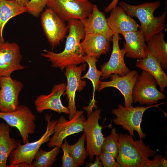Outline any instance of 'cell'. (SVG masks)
Wrapping results in <instances>:
<instances>
[{
  "label": "cell",
  "instance_id": "cell-9",
  "mask_svg": "<svg viewBox=\"0 0 167 167\" xmlns=\"http://www.w3.org/2000/svg\"><path fill=\"white\" fill-rule=\"evenodd\" d=\"M36 118L28 107L23 105H19L13 111H0V118L10 126L18 129L24 143L28 142L29 134L35 133Z\"/></svg>",
  "mask_w": 167,
  "mask_h": 167
},
{
  "label": "cell",
  "instance_id": "cell-35",
  "mask_svg": "<svg viewBox=\"0 0 167 167\" xmlns=\"http://www.w3.org/2000/svg\"><path fill=\"white\" fill-rule=\"evenodd\" d=\"M118 1L119 0H113L109 5L105 8V11L108 12L110 11L112 9L117 6Z\"/></svg>",
  "mask_w": 167,
  "mask_h": 167
},
{
  "label": "cell",
  "instance_id": "cell-4",
  "mask_svg": "<svg viewBox=\"0 0 167 167\" xmlns=\"http://www.w3.org/2000/svg\"><path fill=\"white\" fill-rule=\"evenodd\" d=\"M52 114L45 113V119L47 122V128L45 133L37 140L24 144L18 140L16 148L11 152L8 160V167L21 162H26L31 165L36 153L43 143L50 140V136L54 133V127L57 120H51ZM32 166V165H31Z\"/></svg>",
  "mask_w": 167,
  "mask_h": 167
},
{
  "label": "cell",
  "instance_id": "cell-17",
  "mask_svg": "<svg viewBox=\"0 0 167 167\" xmlns=\"http://www.w3.org/2000/svg\"><path fill=\"white\" fill-rule=\"evenodd\" d=\"M66 84L65 83L55 84L48 95L39 96L34 101L36 111L41 113L46 110H50L61 114H69L67 107L64 106L61 97L65 92Z\"/></svg>",
  "mask_w": 167,
  "mask_h": 167
},
{
  "label": "cell",
  "instance_id": "cell-36",
  "mask_svg": "<svg viewBox=\"0 0 167 167\" xmlns=\"http://www.w3.org/2000/svg\"><path fill=\"white\" fill-rule=\"evenodd\" d=\"M12 167H32V166L27 162H21L13 165Z\"/></svg>",
  "mask_w": 167,
  "mask_h": 167
},
{
  "label": "cell",
  "instance_id": "cell-14",
  "mask_svg": "<svg viewBox=\"0 0 167 167\" xmlns=\"http://www.w3.org/2000/svg\"><path fill=\"white\" fill-rule=\"evenodd\" d=\"M24 87L22 82L11 76L0 77V111L10 112L19 105V97Z\"/></svg>",
  "mask_w": 167,
  "mask_h": 167
},
{
  "label": "cell",
  "instance_id": "cell-23",
  "mask_svg": "<svg viewBox=\"0 0 167 167\" xmlns=\"http://www.w3.org/2000/svg\"><path fill=\"white\" fill-rule=\"evenodd\" d=\"M148 51L159 62L162 69L167 70V42L164 40V33H158L146 42Z\"/></svg>",
  "mask_w": 167,
  "mask_h": 167
},
{
  "label": "cell",
  "instance_id": "cell-31",
  "mask_svg": "<svg viewBox=\"0 0 167 167\" xmlns=\"http://www.w3.org/2000/svg\"><path fill=\"white\" fill-rule=\"evenodd\" d=\"M64 142L60 147L63 151V155L61 158L62 163L61 167H77L69 154L68 149L69 144L66 138L64 139Z\"/></svg>",
  "mask_w": 167,
  "mask_h": 167
},
{
  "label": "cell",
  "instance_id": "cell-19",
  "mask_svg": "<svg viewBox=\"0 0 167 167\" xmlns=\"http://www.w3.org/2000/svg\"><path fill=\"white\" fill-rule=\"evenodd\" d=\"M107 19L108 24L113 35L139 30L140 25L125 12L119 6H116L110 11Z\"/></svg>",
  "mask_w": 167,
  "mask_h": 167
},
{
  "label": "cell",
  "instance_id": "cell-13",
  "mask_svg": "<svg viewBox=\"0 0 167 167\" xmlns=\"http://www.w3.org/2000/svg\"><path fill=\"white\" fill-rule=\"evenodd\" d=\"M22 58L18 44L0 41V77L11 76L13 72L26 68L20 63Z\"/></svg>",
  "mask_w": 167,
  "mask_h": 167
},
{
  "label": "cell",
  "instance_id": "cell-20",
  "mask_svg": "<svg viewBox=\"0 0 167 167\" xmlns=\"http://www.w3.org/2000/svg\"><path fill=\"white\" fill-rule=\"evenodd\" d=\"M126 42L123 45L126 57L133 59L144 58L147 56V46L139 30L122 32Z\"/></svg>",
  "mask_w": 167,
  "mask_h": 167
},
{
  "label": "cell",
  "instance_id": "cell-10",
  "mask_svg": "<svg viewBox=\"0 0 167 167\" xmlns=\"http://www.w3.org/2000/svg\"><path fill=\"white\" fill-rule=\"evenodd\" d=\"M83 113V111L76 110L73 118L69 121L63 116L60 117L55 125L53 135L48 142V147H60L66 137L83 131V124L86 120Z\"/></svg>",
  "mask_w": 167,
  "mask_h": 167
},
{
  "label": "cell",
  "instance_id": "cell-5",
  "mask_svg": "<svg viewBox=\"0 0 167 167\" xmlns=\"http://www.w3.org/2000/svg\"><path fill=\"white\" fill-rule=\"evenodd\" d=\"M164 103L162 102L146 107L131 106L129 107L119 104L117 108L111 111L112 113L116 116L113 119V122L115 125L122 126L124 129L128 131L130 135L132 136L135 137L134 131H135L137 132L140 139H144L146 135L143 132L141 126L144 113L149 108L158 107Z\"/></svg>",
  "mask_w": 167,
  "mask_h": 167
},
{
  "label": "cell",
  "instance_id": "cell-7",
  "mask_svg": "<svg viewBox=\"0 0 167 167\" xmlns=\"http://www.w3.org/2000/svg\"><path fill=\"white\" fill-rule=\"evenodd\" d=\"M157 82L154 78L147 71L143 70L139 75L133 88V102L141 105H152L161 100L165 99L163 93L156 88Z\"/></svg>",
  "mask_w": 167,
  "mask_h": 167
},
{
  "label": "cell",
  "instance_id": "cell-6",
  "mask_svg": "<svg viewBox=\"0 0 167 167\" xmlns=\"http://www.w3.org/2000/svg\"><path fill=\"white\" fill-rule=\"evenodd\" d=\"M90 107L88 109V116L83 124V131L85 133L87 146L86 150L91 162L94 156H98L102 150L105 138L102 132V127L99 123L101 118V110L96 109L92 111Z\"/></svg>",
  "mask_w": 167,
  "mask_h": 167
},
{
  "label": "cell",
  "instance_id": "cell-1",
  "mask_svg": "<svg viewBox=\"0 0 167 167\" xmlns=\"http://www.w3.org/2000/svg\"><path fill=\"white\" fill-rule=\"evenodd\" d=\"M68 23L69 33L64 50L56 53L45 49L44 53L41 54L48 59L52 63V67L59 68L62 71L67 66L77 65L85 62L84 59L85 54L80 45L81 40L85 34L83 25L78 19L71 20Z\"/></svg>",
  "mask_w": 167,
  "mask_h": 167
},
{
  "label": "cell",
  "instance_id": "cell-18",
  "mask_svg": "<svg viewBox=\"0 0 167 167\" xmlns=\"http://www.w3.org/2000/svg\"><path fill=\"white\" fill-rule=\"evenodd\" d=\"M80 20L85 34H99L112 41L113 34L108 24L105 13L100 11L96 5L94 4L92 11L88 17Z\"/></svg>",
  "mask_w": 167,
  "mask_h": 167
},
{
  "label": "cell",
  "instance_id": "cell-11",
  "mask_svg": "<svg viewBox=\"0 0 167 167\" xmlns=\"http://www.w3.org/2000/svg\"><path fill=\"white\" fill-rule=\"evenodd\" d=\"M41 22L45 34L53 49L66 37L68 31V25L48 7L42 12Z\"/></svg>",
  "mask_w": 167,
  "mask_h": 167
},
{
  "label": "cell",
  "instance_id": "cell-15",
  "mask_svg": "<svg viewBox=\"0 0 167 167\" xmlns=\"http://www.w3.org/2000/svg\"><path fill=\"white\" fill-rule=\"evenodd\" d=\"M139 76L135 70L130 71L123 76L116 74H112L110 80L108 81H99L97 90L100 91L107 87H114L118 89L123 96L124 106L129 107L133 103L132 93L134 87Z\"/></svg>",
  "mask_w": 167,
  "mask_h": 167
},
{
  "label": "cell",
  "instance_id": "cell-28",
  "mask_svg": "<svg viewBox=\"0 0 167 167\" xmlns=\"http://www.w3.org/2000/svg\"><path fill=\"white\" fill-rule=\"evenodd\" d=\"M84 59L88 64L89 68L87 73L81 77L82 79H87L90 80L92 82L93 87V94L94 95L95 90H97L100 78L101 76V71L97 70L96 65L98 60L94 57L88 55H85Z\"/></svg>",
  "mask_w": 167,
  "mask_h": 167
},
{
  "label": "cell",
  "instance_id": "cell-2",
  "mask_svg": "<svg viewBox=\"0 0 167 167\" xmlns=\"http://www.w3.org/2000/svg\"><path fill=\"white\" fill-rule=\"evenodd\" d=\"M118 4L127 14L139 20L140 23L139 30L143 34L146 42L155 34L162 32L166 27V8L161 15L157 16L154 15L155 11L161 5L160 1L138 5H131L121 1L118 2Z\"/></svg>",
  "mask_w": 167,
  "mask_h": 167
},
{
  "label": "cell",
  "instance_id": "cell-16",
  "mask_svg": "<svg viewBox=\"0 0 167 167\" xmlns=\"http://www.w3.org/2000/svg\"><path fill=\"white\" fill-rule=\"evenodd\" d=\"M120 39L119 35H113V49L110 58L107 62L101 66L102 80L107 79L113 74L123 76L130 71L124 62L125 51L123 48L120 49L119 47V41Z\"/></svg>",
  "mask_w": 167,
  "mask_h": 167
},
{
  "label": "cell",
  "instance_id": "cell-24",
  "mask_svg": "<svg viewBox=\"0 0 167 167\" xmlns=\"http://www.w3.org/2000/svg\"><path fill=\"white\" fill-rule=\"evenodd\" d=\"M10 131L7 123H0V167H8L6 165L8 157L17 146L18 140L10 137Z\"/></svg>",
  "mask_w": 167,
  "mask_h": 167
},
{
  "label": "cell",
  "instance_id": "cell-34",
  "mask_svg": "<svg viewBox=\"0 0 167 167\" xmlns=\"http://www.w3.org/2000/svg\"><path fill=\"white\" fill-rule=\"evenodd\" d=\"M86 167H103L101 162L98 156H96L95 162L92 163L87 162L86 164Z\"/></svg>",
  "mask_w": 167,
  "mask_h": 167
},
{
  "label": "cell",
  "instance_id": "cell-26",
  "mask_svg": "<svg viewBox=\"0 0 167 167\" xmlns=\"http://www.w3.org/2000/svg\"><path fill=\"white\" fill-rule=\"evenodd\" d=\"M60 148V146H55L51 150L46 151L40 148L35 155L32 167H51L57 160Z\"/></svg>",
  "mask_w": 167,
  "mask_h": 167
},
{
  "label": "cell",
  "instance_id": "cell-38",
  "mask_svg": "<svg viewBox=\"0 0 167 167\" xmlns=\"http://www.w3.org/2000/svg\"></svg>",
  "mask_w": 167,
  "mask_h": 167
},
{
  "label": "cell",
  "instance_id": "cell-30",
  "mask_svg": "<svg viewBox=\"0 0 167 167\" xmlns=\"http://www.w3.org/2000/svg\"><path fill=\"white\" fill-rule=\"evenodd\" d=\"M49 0H30L25 6L27 12L37 17L47 5Z\"/></svg>",
  "mask_w": 167,
  "mask_h": 167
},
{
  "label": "cell",
  "instance_id": "cell-27",
  "mask_svg": "<svg viewBox=\"0 0 167 167\" xmlns=\"http://www.w3.org/2000/svg\"><path fill=\"white\" fill-rule=\"evenodd\" d=\"M85 139V134L84 132L76 143L68 145L69 154L77 167L83 165L88 156L84 146Z\"/></svg>",
  "mask_w": 167,
  "mask_h": 167
},
{
  "label": "cell",
  "instance_id": "cell-3",
  "mask_svg": "<svg viewBox=\"0 0 167 167\" xmlns=\"http://www.w3.org/2000/svg\"><path fill=\"white\" fill-rule=\"evenodd\" d=\"M118 135L116 161L121 167H144L149 158L156 154V151L146 145L142 139L135 140L132 136L122 132Z\"/></svg>",
  "mask_w": 167,
  "mask_h": 167
},
{
  "label": "cell",
  "instance_id": "cell-22",
  "mask_svg": "<svg viewBox=\"0 0 167 167\" xmlns=\"http://www.w3.org/2000/svg\"><path fill=\"white\" fill-rule=\"evenodd\" d=\"M136 66L152 75L159 86L160 91L163 92L167 87V75L159 62L148 50L147 56L144 58L138 59Z\"/></svg>",
  "mask_w": 167,
  "mask_h": 167
},
{
  "label": "cell",
  "instance_id": "cell-12",
  "mask_svg": "<svg viewBox=\"0 0 167 167\" xmlns=\"http://www.w3.org/2000/svg\"><path fill=\"white\" fill-rule=\"evenodd\" d=\"M87 66V64L83 63L79 66L70 65L65 68L64 73L67 84L63 95H66L68 100L67 107L69 112V120L73 118L76 111L75 101L76 92L77 91H81L86 85V82L82 80L81 76L82 72L85 71Z\"/></svg>",
  "mask_w": 167,
  "mask_h": 167
},
{
  "label": "cell",
  "instance_id": "cell-8",
  "mask_svg": "<svg viewBox=\"0 0 167 167\" xmlns=\"http://www.w3.org/2000/svg\"><path fill=\"white\" fill-rule=\"evenodd\" d=\"M94 4L88 0H49L46 6L64 21L88 17Z\"/></svg>",
  "mask_w": 167,
  "mask_h": 167
},
{
  "label": "cell",
  "instance_id": "cell-37",
  "mask_svg": "<svg viewBox=\"0 0 167 167\" xmlns=\"http://www.w3.org/2000/svg\"><path fill=\"white\" fill-rule=\"evenodd\" d=\"M18 4L22 6L25 7L28 2L29 0H16Z\"/></svg>",
  "mask_w": 167,
  "mask_h": 167
},
{
  "label": "cell",
  "instance_id": "cell-32",
  "mask_svg": "<svg viewBox=\"0 0 167 167\" xmlns=\"http://www.w3.org/2000/svg\"><path fill=\"white\" fill-rule=\"evenodd\" d=\"M103 167H121L120 165L115 160V158L109 152L102 150L98 156Z\"/></svg>",
  "mask_w": 167,
  "mask_h": 167
},
{
  "label": "cell",
  "instance_id": "cell-25",
  "mask_svg": "<svg viewBox=\"0 0 167 167\" xmlns=\"http://www.w3.org/2000/svg\"><path fill=\"white\" fill-rule=\"evenodd\" d=\"M25 7L19 5L16 0H0V41H4L2 32L4 27L11 18L27 12Z\"/></svg>",
  "mask_w": 167,
  "mask_h": 167
},
{
  "label": "cell",
  "instance_id": "cell-29",
  "mask_svg": "<svg viewBox=\"0 0 167 167\" xmlns=\"http://www.w3.org/2000/svg\"><path fill=\"white\" fill-rule=\"evenodd\" d=\"M101 149L109 152L115 159L117 158L118 150V135L115 128L111 130L110 135L105 138Z\"/></svg>",
  "mask_w": 167,
  "mask_h": 167
},
{
  "label": "cell",
  "instance_id": "cell-33",
  "mask_svg": "<svg viewBox=\"0 0 167 167\" xmlns=\"http://www.w3.org/2000/svg\"><path fill=\"white\" fill-rule=\"evenodd\" d=\"M152 160L150 159L145 164L144 167H166L167 161L162 155L156 154Z\"/></svg>",
  "mask_w": 167,
  "mask_h": 167
},
{
  "label": "cell",
  "instance_id": "cell-21",
  "mask_svg": "<svg viewBox=\"0 0 167 167\" xmlns=\"http://www.w3.org/2000/svg\"><path fill=\"white\" fill-rule=\"evenodd\" d=\"M110 42L102 35L86 33L80 45L85 54L97 59L101 55L106 54L109 52Z\"/></svg>",
  "mask_w": 167,
  "mask_h": 167
}]
</instances>
